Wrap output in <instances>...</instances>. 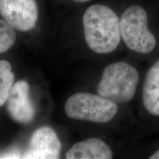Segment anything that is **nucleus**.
I'll list each match as a JSON object with an SVG mask.
<instances>
[{"label": "nucleus", "instance_id": "1", "mask_svg": "<svg viewBox=\"0 0 159 159\" xmlns=\"http://www.w3.org/2000/svg\"><path fill=\"white\" fill-rule=\"evenodd\" d=\"M85 39L91 50L98 54H109L120 43V19L107 6H90L83 18Z\"/></svg>", "mask_w": 159, "mask_h": 159}, {"label": "nucleus", "instance_id": "2", "mask_svg": "<svg viewBox=\"0 0 159 159\" xmlns=\"http://www.w3.org/2000/svg\"><path fill=\"white\" fill-rule=\"evenodd\" d=\"M139 81V72L134 66L122 61L115 62L103 70L97 93L116 104H125L134 97Z\"/></svg>", "mask_w": 159, "mask_h": 159}, {"label": "nucleus", "instance_id": "3", "mask_svg": "<svg viewBox=\"0 0 159 159\" xmlns=\"http://www.w3.org/2000/svg\"><path fill=\"white\" fill-rule=\"evenodd\" d=\"M148 13L142 7L127 8L120 19L121 37L130 50L149 54L156 47V39L148 28Z\"/></svg>", "mask_w": 159, "mask_h": 159}, {"label": "nucleus", "instance_id": "4", "mask_svg": "<svg viewBox=\"0 0 159 159\" xmlns=\"http://www.w3.org/2000/svg\"><path fill=\"white\" fill-rule=\"evenodd\" d=\"M66 114L77 120L106 123L118 112L117 104L100 95L79 92L71 95L66 102Z\"/></svg>", "mask_w": 159, "mask_h": 159}, {"label": "nucleus", "instance_id": "5", "mask_svg": "<svg viewBox=\"0 0 159 159\" xmlns=\"http://www.w3.org/2000/svg\"><path fill=\"white\" fill-rule=\"evenodd\" d=\"M0 15L15 30L27 32L35 26L39 9L35 0H0Z\"/></svg>", "mask_w": 159, "mask_h": 159}, {"label": "nucleus", "instance_id": "6", "mask_svg": "<svg viewBox=\"0 0 159 159\" xmlns=\"http://www.w3.org/2000/svg\"><path fill=\"white\" fill-rule=\"evenodd\" d=\"M61 143L55 130L41 127L33 133L22 158L56 159L59 158Z\"/></svg>", "mask_w": 159, "mask_h": 159}, {"label": "nucleus", "instance_id": "7", "mask_svg": "<svg viewBox=\"0 0 159 159\" xmlns=\"http://www.w3.org/2000/svg\"><path fill=\"white\" fill-rule=\"evenodd\" d=\"M29 85L25 80H19L13 85L7 98V111L15 122L27 124L34 119L35 109L30 97Z\"/></svg>", "mask_w": 159, "mask_h": 159}, {"label": "nucleus", "instance_id": "8", "mask_svg": "<svg viewBox=\"0 0 159 159\" xmlns=\"http://www.w3.org/2000/svg\"><path fill=\"white\" fill-rule=\"evenodd\" d=\"M111 148L102 139L91 138L73 145L66 152L67 159H111Z\"/></svg>", "mask_w": 159, "mask_h": 159}, {"label": "nucleus", "instance_id": "9", "mask_svg": "<svg viewBox=\"0 0 159 159\" xmlns=\"http://www.w3.org/2000/svg\"><path fill=\"white\" fill-rule=\"evenodd\" d=\"M142 101L149 114L159 116V60L147 72L143 85Z\"/></svg>", "mask_w": 159, "mask_h": 159}, {"label": "nucleus", "instance_id": "10", "mask_svg": "<svg viewBox=\"0 0 159 159\" xmlns=\"http://www.w3.org/2000/svg\"><path fill=\"white\" fill-rule=\"evenodd\" d=\"M15 75L12 71L11 64L7 61H0V107L8 98L10 91L14 84Z\"/></svg>", "mask_w": 159, "mask_h": 159}, {"label": "nucleus", "instance_id": "11", "mask_svg": "<svg viewBox=\"0 0 159 159\" xmlns=\"http://www.w3.org/2000/svg\"><path fill=\"white\" fill-rule=\"evenodd\" d=\"M16 39L14 28L5 20L0 19V54L11 48Z\"/></svg>", "mask_w": 159, "mask_h": 159}, {"label": "nucleus", "instance_id": "12", "mask_svg": "<svg viewBox=\"0 0 159 159\" xmlns=\"http://www.w3.org/2000/svg\"><path fill=\"white\" fill-rule=\"evenodd\" d=\"M150 159H159V149L149 157Z\"/></svg>", "mask_w": 159, "mask_h": 159}, {"label": "nucleus", "instance_id": "13", "mask_svg": "<svg viewBox=\"0 0 159 159\" xmlns=\"http://www.w3.org/2000/svg\"><path fill=\"white\" fill-rule=\"evenodd\" d=\"M74 1L77 2H80V3H83V2H86L90 1V0H74Z\"/></svg>", "mask_w": 159, "mask_h": 159}]
</instances>
